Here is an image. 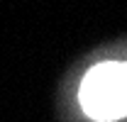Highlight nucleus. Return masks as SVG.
<instances>
[{
    "instance_id": "f257e3e1",
    "label": "nucleus",
    "mask_w": 127,
    "mask_h": 122,
    "mask_svg": "<svg viewBox=\"0 0 127 122\" xmlns=\"http://www.w3.org/2000/svg\"><path fill=\"white\" fill-rule=\"evenodd\" d=\"M78 107L91 122H120L127 117V59L93 63L78 83Z\"/></svg>"
}]
</instances>
